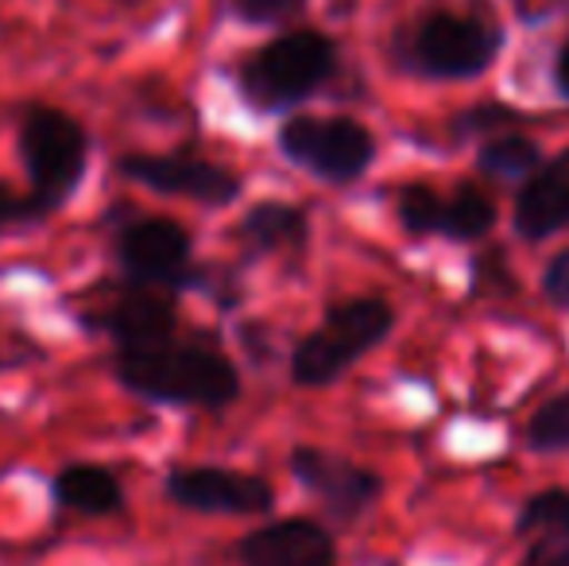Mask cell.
Segmentation results:
<instances>
[{
	"instance_id": "obj_14",
	"label": "cell",
	"mask_w": 569,
	"mask_h": 566,
	"mask_svg": "<svg viewBox=\"0 0 569 566\" xmlns=\"http://www.w3.org/2000/svg\"><path fill=\"white\" fill-rule=\"evenodd\" d=\"M51 497L59 508L90 520H109L120 516L128 505L124 481L101 461H67L59 474L51 477Z\"/></svg>"
},
{
	"instance_id": "obj_18",
	"label": "cell",
	"mask_w": 569,
	"mask_h": 566,
	"mask_svg": "<svg viewBox=\"0 0 569 566\" xmlns=\"http://www.w3.org/2000/svg\"><path fill=\"white\" fill-rule=\"evenodd\" d=\"M399 221L411 237L442 234L446 202L430 187H403L399 190Z\"/></svg>"
},
{
	"instance_id": "obj_7",
	"label": "cell",
	"mask_w": 569,
	"mask_h": 566,
	"mask_svg": "<svg viewBox=\"0 0 569 566\" xmlns=\"http://www.w3.org/2000/svg\"><path fill=\"white\" fill-rule=\"evenodd\" d=\"M117 175L151 195L187 198L210 210L232 206L244 190V179L232 167L194 151H124L117 156Z\"/></svg>"
},
{
	"instance_id": "obj_24",
	"label": "cell",
	"mask_w": 569,
	"mask_h": 566,
	"mask_svg": "<svg viewBox=\"0 0 569 566\" xmlns=\"http://www.w3.org/2000/svg\"><path fill=\"white\" fill-rule=\"evenodd\" d=\"M547 295L558 307H569V249L558 252L555 265L547 268Z\"/></svg>"
},
{
	"instance_id": "obj_15",
	"label": "cell",
	"mask_w": 569,
	"mask_h": 566,
	"mask_svg": "<svg viewBox=\"0 0 569 566\" xmlns=\"http://www.w3.org/2000/svg\"><path fill=\"white\" fill-rule=\"evenodd\" d=\"M310 237V221L291 202H256L237 221V241L248 257H271V252H299Z\"/></svg>"
},
{
	"instance_id": "obj_4",
	"label": "cell",
	"mask_w": 569,
	"mask_h": 566,
	"mask_svg": "<svg viewBox=\"0 0 569 566\" xmlns=\"http://www.w3.org/2000/svg\"><path fill=\"white\" fill-rule=\"evenodd\" d=\"M391 307L376 295L365 299L338 302L330 315L322 318L318 330L295 346L291 354V380L299 388H326L341 377L349 365H357L372 346H380L391 334Z\"/></svg>"
},
{
	"instance_id": "obj_25",
	"label": "cell",
	"mask_w": 569,
	"mask_h": 566,
	"mask_svg": "<svg viewBox=\"0 0 569 566\" xmlns=\"http://www.w3.org/2000/svg\"><path fill=\"white\" fill-rule=\"evenodd\" d=\"M516 113H508V109L500 106H488V109H472L469 117H465V129H485V125H500V121H511Z\"/></svg>"
},
{
	"instance_id": "obj_21",
	"label": "cell",
	"mask_w": 569,
	"mask_h": 566,
	"mask_svg": "<svg viewBox=\"0 0 569 566\" xmlns=\"http://www.w3.org/2000/svg\"><path fill=\"white\" fill-rule=\"evenodd\" d=\"M310 0H229V12L248 28H283L307 12Z\"/></svg>"
},
{
	"instance_id": "obj_20",
	"label": "cell",
	"mask_w": 569,
	"mask_h": 566,
	"mask_svg": "<svg viewBox=\"0 0 569 566\" xmlns=\"http://www.w3.org/2000/svg\"><path fill=\"white\" fill-rule=\"evenodd\" d=\"M535 450H569V393L547 400L527 427Z\"/></svg>"
},
{
	"instance_id": "obj_11",
	"label": "cell",
	"mask_w": 569,
	"mask_h": 566,
	"mask_svg": "<svg viewBox=\"0 0 569 566\" xmlns=\"http://www.w3.org/2000/svg\"><path fill=\"white\" fill-rule=\"evenodd\" d=\"M287 466H291L295 481L307 493H315L326 513L338 516V520H357L383 493L380 474L341 458V454L322 450V446H295Z\"/></svg>"
},
{
	"instance_id": "obj_10",
	"label": "cell",
	"mask_w": 569,
	"mask_h": 566,
	"mask_svg": "<svg viewBox=\"0 0 569 566\" xmlns=\"http://www.w3.org/2000/svg\"><path fill=\"white\" fill-rule=\"evenodd\" d=\"M500 51V36L477 16L435 12L415 28L411 59L435 78H472Z\"/></svg>"
},
{
	"instance_id": "obj_1",
	"label": "cell",
	"mask_w": 569,
	"mask_h": 566,
	"mask_svg": "<svg viewBox=\"0 0 569 566\" xmlns=\"http://www.w3.org/2000/svg\"><path fill=\"white\" fill-rule=\"evenodd\" d=\"M113 377L124 393L159 408L221 411L240 396V373L206 334H167L143 346L113 349Z\"/></svg>"
},
{
	"instance_id": "obj_23",
	"label": "cell",
	"mask_w": 569,
	"mask_h": 566,
	"mask_svg": "<svg viewBox=\"0 0 569 566\" xmlns=\"http://www.w3.org/2000/svg\"><path fill=\"white\" fill-rule=\"evenodd\" d=\"M12 226H28V198L16 195V190L0 179V237Z\"/></svg>"
},
{
	"instance_id": "obj_5",
	"label": "cell",
	"mask_w": 569,
	"mask_h": 566,
	"mask_svg": "<svg viewBox=\"0 0 569 566\" xmlns=\"http://www.w3.org/2000/svg\"><path fill=\"white\" fill-rule=\"evenodd\" d=\"M113 260L120 276L132 284L163 287V291H194L210 287V272L198 268L194 237L182 221L163 214H136L124 226H117Z\"/></svg>"
},
{
	"instance_id": "obj_12",
	"label": "cell",
	"mask_w": 569,
	"mask_h": 566,
	"mask_svg": "<svg viewBox=\"0 0 569 566\" xmlns=\"http://www.w3.org/2000/svg\"><path fill=\"white\" fill-rule=\"evenodd\" d=\"M237 559L240 566H338V547L315 520H276L248 532Z\"/></svg>"
},
{
	"instance_id": "obj_3",
	"label": "cell",
	"mask_w": 569,
	"mask_h": 566,
	"mask_svg": "<svg viewBox=\"0 0 569 566\" xmlns=\"http://www.w3.org/2000/svg\"><path fill=\"white\" fill-rule=\"evenodd\" d=\"M338 70V47L330 36L295 28L248 51L237 67V90L260 113H283L315 98Z\"/></svg>"
},
{
	"instance_id": "obj_13",
	"label": "cell",
	"mask_w": 569,
	"mask_h": 566,
	"mask_svg": "<svg viewBox=\"0 0 569 566\" xmlns=\"http://www.w3.org/2000/svg\"><path fill=\"white\" fill-rule=\"evenodd\" d=\"M569 226V151L542 163L539 171L527 179L516 202V229L527 241H542L555 237L558 229Z\"/></svg>"
},
{
	"instance_id": "obj_22",
	"label": "cell",
	"mask_w": 569,
	"mask_h": 566,
	"mask_svg": "<svg viewBox=\"0 0 569 566\" xmlns=\"http://www.w3.org/2000/svg\"><path fill=\"white\" fill-rule=\"evenodd\" d=\"M527 566H569V524L535 539L531 555H527Z\"/></svg>"
},
{
	"instance_id": "obj_9",
	"label": "cell",
	"mask_w": 569,
	"mask_h": 566,
	"mask_svg": "<svg viewBox=\"0 0 569 566\" xmlns=\"http://www.w3.org/2000/svg\"><path fill=\"white\" fill-rule=\"evenodd\" d=\"M163 493L174 508L206 516H263L276 505L268 477L229 466H171Z\"/></svg>"
},
{
	"instance_id": "obj_19",
	"label": "cell",
	"mask_w": 569,
	"mask_h": 566,
	"mask_svg": "<svg viewBox=\"0 0 569 566\" xmlns=\"http://www.w3.org/2000/svg\"><path fill=\"white\" fill-rule=\"evenodd\" d=\"M569 524V493L566 489H547L539 497L527 500L523 516H519V532L523 536H547V532H558Z\"/></svg>"
},
{
	"instance_id": "obj_16",
	"label": "cell",
	"mask_w": 569,
	"mask_h": 566,
	"mask_svg": "<svg viewBox=\"0 0 569 566\" xmlns=\"http://www.w3.org/2000/svg\"><path fill=\"white\" fill-rule=\"evenodd\" d=\"M542 167V151L527 137H496L480 148V171L496 179H531Z\"/></svg>"
},
{
	"instance_id": "obj_6",
	"label": "cell",
	"mask_w": 569,
	"mask_h": 566,
	"mask_svg": "<svg viewBox=\"0 0 569 566\" xmlns=\"http://www.w3.org/2000/svg\"><path fill=\"white\" fill-rule=\"evenodd\" d=\"M78 322L90 330L106 334L117 346H143V341L167 338V334L182 330L179 318V295L163 291V287L120 280L98 284L86 291V307L78 310Z\"/></svg>"
},
{
	"instance_id": "obj_8",
	"label": "cell",
	"mask_w": 569,
	"mask_h": 566,
	"mask_svg": "<svg viewBox=\"0 0 569 566\" xmlns=\"http://www.w3.org/2000/svg\"><path fill=\"white\" fill-rule=\"evenodd\" d=\"M279 151L326 182H352L372 163L376 140L352 117H291L279 129Z\"/></svg>"
},
{
	"instance_id": "obj_17",
	"label": "cell",
	"mask_w": 569,
	"mask_h": 566,
	"mask_svg": "<svg viewBox=\"0 0 569 566\" xmlns=\"http://www.w3.org/2000/svg\"><path fill=\"white\" fill-rule=\"evenodd\" d=\"M496 221V206L488 195L472 187H461L457 195L446 202V221H442V234L453 237V241H477L492 229Z\"/></svg>"
},
{
	"instance_id": "obj_2",
	"label": "cell",
	"mask_w": 569,
	"mask_h": 566,
	"mask_svg": "<svg viewBox=\"0 0 569 566\" xmlns=\"http://www.w3.org/2000/svg\"><path fill=\"white\" fill-rule=\"evenodd\" d=\"M16 148L28 175V226H39L59 214L90 171L93 137L74 113L47 101H31L20 109L16 125Z\"/></svg>"
},
{
	"instance_id": "obj_26",
	"label": "cell",
	"mask_w": 569,
	"mask_h": 566,
	"mask_svg": "<svg viewBox=\"0 0 569 566\" xmlns=\"http://www.w3.org/2000/svg\"><path fill=\"white\" fill-rule=\"evenodd\" d=\"M555 78H558V90L569 98V43L562 47V54H558V67H555Z\"/></svg>"
}]
</instances>
